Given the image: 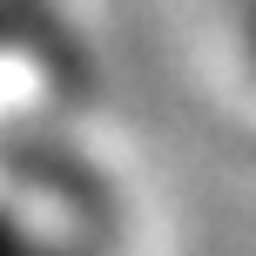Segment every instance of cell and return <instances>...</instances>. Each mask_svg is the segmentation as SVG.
I'll list each match as a JSON object with an SVG mask.
<instances>
[{"label": "cell", "mask_w": 256, "mask_h": 256, "mask_svg": "<svg viewBox=\"0 0 256 256\" xmlns=\"http://www.w3.org/2000/svg\"><path fill=\"white\" fill-rule=\"evenodd\" d=\"M0 256H27V250H20V243H14V236H0Z\"/></svg>", "instance_id": "6da1fadb"}]
</instances>
